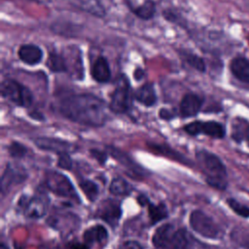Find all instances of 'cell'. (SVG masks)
I'll list each match as a JSON object with an SVG mask.
<instances>
[{"label": "cell", "instance_id": "1", "mask_svg": "<svg viewBox=\"0 0 249 249\" xmlns=\"http://www.w3.org/2000/svg\"><path fill=\"white\" fill-rule=\"evenodd\" d=\"M58 110L66 119L89 126H101L108 117L105 101L91 93L66 96L59 101Z\"/></svg>", "mask_w": 249, "mask_h": 249}, {"label": "cell", "instance_id": "2", "mask_svg": "<svg viewBox=\"0 0 249 249\" xmlns=\"http://www.w3.org/2000/svg\"><path fill=\"white\" fill-rule=\"evenodd\" d=\"M196 160L206 175V182L218 190H225L228 186L227 170L221 160L214 154L200 150L196 152Z\"/></svg>", "mask_w": 249, "mask_h": 249}, {"label": "cell", "instance_id": "3", "mask_svg": "<svg viewBox=\"0 0 249 249\" xmlns=\"http://www.w3.org/2000/svg\"><path fill=\"white\" fill-rule=\"evenodd\" d=\"M132 90L127 77L121 74L117 80L116 88L111 93L109 108L117 114L126 113L132 105Z\"/></svg>", "mask_w": 249, "mask_h": 249}, {"label": "cell", "instance_id": "4", "mask_svg": "<svg viewBox=\"0 0 249 249\" xmlns=\"http://www.w3.org/2000/svg\"><path fill=\"white\" fill-rule=\"evenodd\" d=\"M1 95L21 107H30L33 103V94L31 90L14 79H5L0 86Z\"/></svg>", "mask_w": 249, "mask_h": 249}, {"label": "cell", "instance_id": "5", "mask_svg": "<svg viewBox=\"0 0 249 249\" xmlns=\"http://www.w3.org/2000/svg\"><path fill=\"white\" fill-rule=\"evenodd\" d=\"M46 185L49 190L59 196L79 200V196L72 183L62 173L57 171H48L46 173Z\"/></svg>", "mask_w": 249, "mask_h": 249}, {"label": "cell", "instance_id": "6", "mask_svg": "<svg viewBox=\"0 0 249 249\" xmlns=\"http://www.w3.org/2000/svg\"><path fill=\"white\" fill-rule=\"evenodd\" d=\"M190 226L198 234L206 238H218L220 229L217 224L201 210H194L190 215Z\"/></svg>", "mask_w": 249, "mask_h": 249}, {"label": "cell", "instance_id": "7", "mask_svg": "<svg viewBox=\"0 0 249 249\" xmlns=\"http://www.w3.org/2000/svg\"><path fill=\"white\" fill-rule=\"evenodd\" d=\"M48 202V197L45 195L37 194L32 196H20L18 202V206L25 216L37 219L43 217L46 214Z\"/></svg>", "mask_w": 249, "mask_h": 249}, {"label": "cell", "instance_id": "8", "mask_svg": "<svg viewBox=\"0 0 249 249\" xmlns=\"http://www.w3.org/2000/svg\"><path fill=\"white\" fill-rule=\"evenodd\" d=\"M184 130L193 136H196L198 134H205L213 138H223L226 134L224 125L214 121L192 122L184 126Z\"/></svg>", "mask_w": 249, "mask_h": 249}, {"label": "cell", "instance_id": "9", "mask_svg": "<svg viewBox=\"0 0 249 249\" xmlns=\"http://www.w3.org/2000/svg\"><path fill=\"white\" fill-rule=\"evenodd\" d=\"M96 216L109 225L115 227L122 216L121 203L115 199H105L102 201L96 211Z\"/></svg>", "mask_w": 249, "mask_h": 249}, {"label": "cell", "instance_id": "10", "mask_svg": "<svg viewBox=\"0 0 249 249\" xmlns=\"http://www.w3.org/2000/svg\"><path fill=\"white\" fill-rule=\"evenodd\" d=\"M176 231L171 224H163L159 227L153 234L152 242L155 247L160 249L170 248Z\"/></svg>", "mask_w": 249, "mask_h": 249}, {"label": "cell", "instance_id": "11", "mask_svg": "<svg viewBox=\"0 0 249 249\" xmlns=\"http://www.w3.org/2000/svg\"><path fill=\"white\" fill-rule=\"evenodd\" d=\"M37 147L43 150L52 151L53 153L61 154V153H69L73 149V145L69 142L51 137H38L34 140Z\"/></svg>", "mask_w": 249, "mask_h": 249}, {"label": "cell", "instance_id": "12", "mask_svg": "<svg viewBox=\"0 0 249 249\" xmlns=\"http://www.w3.org/2000/svg\"><path fill=\"white\" fill-rule=\"evenodd\" d=\"M202 98L196 93H187L180 102V114L184 118L196 116L202 106Z\"/></svg>", "mask_w": 249, "mask_h": 249}, {"label": "cell", "instance_id": "13", "mask_svg": "<svg viewBox=\"0 0 249 249\" xmlns=\"http://www.w3.org/2000/svg\"><path fill=\"white\" fill-rule=\"evenodd\" d=\"M18 55L23 63L32 66L42 61L44 53L42 49L36 45L24 44L18 49Z\"/></svg>", "mask_w": 249, "mask_h": 249}, {"label": "cell", "instance_id": "14", "mask_svg": "<svg viewBox=\"0 0 249 249\" xmlns=\"http://www.w3.org/2000/svg\"><path fill=\"white\" fill-rule=\"evenodd\" d=\"M90 74L94 81L97 83H107L111 79V70L107 59L103 55H99L92 63Z\"/></svg>", "mask_w": 249, "mask_h": 249}, {"label": "cell", "instance_id": "15", "mask_svg": "<svg viewBox=\"0 0 249 249\" xmlns=\"http://www.w3.org/2000/svg\"><path fill=\"white\" fill-rule=\"evenodd\" d=\"M71 4L78 9L96 18H104L106 11L99 0H70Z\"/></svg>", "mask_w": 249, "mask_h": 249}, {"label": "cell", "instance_id": "16", "mask_svg": "<svg viewBox=\"0 0 249 249\" xmlns=\"http://www.w3.org/2000/svg\"><path fill=\"white\" fill-rule=\"evenodd\" d=\"M134 98L144 106L150 107L157 102V94L152 83H145L134 93Z\"/></svg>", "mask_w": 249, "mask_h": 249}, {"label": "cell", "instance_id": "17", "mask_svg": "<svg viewBox=\"0 0 249 249\" xmlns=\"http://www.w3.org/2000/svg\"><path fill=\"white\" fill-rule=\"evenodd\" d=\"M106 148H107L109 154L114 159H116V160H118L121 164H123L124 166H125L126 168L131 170L133 174L138 175V176H142L143 175L142 168L136 162H134L126 154L123 153L122 151H120L119 149H117V148H115L113 146H107Z\"/></svg>", "mask_w": 249, "mask_h": 249}, {"label": "cell", "instance_id": "18", "mask_svg": "<svg viewBox=\"0 0 249 249\" xmlns=\"http://www.w3.org/2000/svg\"><path fill=\"white\" fill-rule=\"evenodd\" d=\"M231 73L239 81L249 84V60L244 57H235L230 64Z\"/></svg>", "mask_w": 249, "mask_h": 249}, {"label": "cell", "instance_id": "19", "mask_svg": "<svg viewBox=\"0 0 249 249\" xmlns=\"http://www.w3.org/2000/svg\"><path fill=\"white\" fill-rule=\"evenodd\" d=\"M107 230L101 225H95L85 231L83 234L84 242L90 245L92 243H100L107 239Z\"/></svg>", "mask_w": 249, "mask_h": 249}, {"label": "cell", "instance_id": "20", "mask_svg": "<svg viewBox=\"0 0 249 249\" xmlns=\"http://www.w3.org/2000/svg\"><path fill=\"white\" fill-rule=\"evenodd\" d=\"M46 66L54 73L60 72H68V66L66 62V58L62 53H58L56 52H51L49 53Z\"/></svg>", "mask_w": 249, "mask_h": 249}, {"label": "cell", "instance_id": "21", "mask_svg": "<svg viewBox=\"0 0 249 249\" xmlns=\"http://www.w3.org/2000/svg\"><path fill=\"white\" fill-rule=\"evenodd\" d=\"M130 10L137 18L148 20L153 18L156 14V3L153 0H145L137 7H130Z\"/></svg>", "mask_w": 249, "mask_h": 249}, {"label": "cell", "instance_id": "22", "mask_svg": "<svg viewBox=\"0 0 249 249\" xmlns=\"http://www.w3.org/2000/svg\"><path fill=\"white\" fill-rule=\"evenodd\" d=\"M146 206L148 207V213L152 224H156L168 216V211L164 203L160 202L159 204H154L148 200Z\"/></svg>", "mask_w": 249, "mask_h": 249}, {"label": "cell", "instance_id": "23", "mask_svg": "<svg viewBox=\"0 0 249 249\" xmlns=\"http://www.w3.org/2000/svg\"><path fill=\"white\" fill-rule=\"evenodd\" d=\"M179 55L182 58V60H184L187 64H189L191 67L195 68L196 70H197L199 72L205 71V68H206L205 62L197 54L191 53L189 51H186V50H180Z\"/></svg>", "mask_w": 249, "mask_h": 249}, {"label": "cell", "instance_id": "24", "mask_svg": "<svg viewBox=\"0 0 249 249\" xmlns=\"http://www.w3.org/2000/svg\"><path fill=\"white\" fill-rule=\"evenodd\" d=\"M24 174L18 172L16 170H14L13 168H11V166H7L5 172L3 173L2 176V192L4 193L5 190L7 188H9L11 185L15 184V183H18L21 182L24 179Z\"/></svg>", "mask_w": 249, "mask_h": 249}, {"label": "cell", "instance_id": "25", "mask_svg": "<svg viewBox=\"0 0 249 249\" xmlns=\"http://www.w3.org/2000/svg\"><path fill=\"white\" fill-rule=\"evenodd\" d=\"M109 190L115 196H127L131 192V186L124 179L117 177L111 181Z\"/></svg>", "mask_w": 249, "mask_h": 249}, {"label": "cell", "instance_id": "26", "mask_svg": "<svg viewBox=\"0 0 249 249\" xmlns=\"http://www.w3.org/2000/svg\"><path fill=\"white\" fill-rule=\"evenodd\" d=\"M80 188L86 195V196L89 198V200L93 201L98 195V186L91 180H83L79 183Z\"/></svg>", "mask_w": 249, "mask_h": 249}, {"label": "cell", "instance_id": "27", "mask_svg": "<svg viewBox=\"0 0 249 249\" xmlns=\"http://www.w3.org/2000/svg\"><path fill=\"white\" fill-rule=\"evenodd\" d=\"M227 203L231 208V210L234 211L237 215L244 218H249V207H247L246 205L239 203L234 198H228Z\"/></svg>", "mask_w": 249, "mask_h": 249}, {"label": "cell", "instance_id": "28", "mask_svg": "<svg viewBox=\"0 0 249 249\" xmlns=\"http://www.w3.org/2000/svg\"><path fill=\"white\" fill-rule=\"evenodd\" d=\"M150 147L152 148V150L155 152V153H161L162 155L164 156H169L170 158L172 159H175L177 160H180V161H183V157L180 156L178 153H176L175 151L171 150V149H165V146L164 145H158V144H154V145H150Z\"/></svg>", "mask_w": 249, "mask_h": 249}, {"label": "cell", "instance_id": "29", "mask_svg": "<svg viewBox=\"0 0 249 249\" xmlns=\"http://www.w3.org/2000/svg\"><path fill=\"white\" fill-rule=\"evenodd\" d=\"M8 151L13 158H22L23 156H25L27 149L19 142H12V144L8 148Z\"/></svg>", "mask_w": 249, "mask_h": 249}, {"label": "cell", "instance_id": "30", "mask_svg": "<svg viewBox=\"0 0 249 249\" xmlns=\"http://www.w3.org/2000/svg\"><path fill=\"white\" fill-rule=\"evenodd\" d=\"M162 17L169 22L176 23L183 27V18L171 9H165L162 12Z\"/></svg>", "mask_w": 249, "mask_h": 249}, {"label": "cell", "instance_id": "31", "mask_svg": "<svg viewBox=\"0 0 249 249\" xmlns=\"http://www.w3.org/2000/svg\"><path fill=\"white\" fill-rule=\"evenodd\" d=\"M57 165L64 169H71L72 168V160L68 153H61L58 154V160Z\"/></svg>", "mask_w": 249, "mask_h": 249}, {"label": "cell", "instance_id": "32", "mask_svg": "<svg viewBox=\"0 0 249 249\" xmlns=\"http://www.w3.org/2000/svg\"><path fill=\"white\" fill-rule=\"evenodd\" d=\"M90 155L100 163V164H104L107 160V158H108V155L107 153L103 152V151H100V150H97V149H90Z\"/></svg>", "mask_w": 249, "mask_h": 249}, {"label": "cell", "instance_id": "33", "mask_svg": "<svg viewBox=\"0 0 249 249\" xmlns=\"http://www.w3.org/2000/svg\"><path fill=\"white\" fill-rule=\"evenodd\" d=\"M118 249H143V247L135 240H127L122 243Z\"/></svg>", "mask_w": 249, "mask_h": 249}, {"label": "cell", "instance_id": "34", "mask_svg": "<svg viewBox=\"0 0 249 249\" xmlns=\"http://www.w3.org/2000/svg\"><path fill=\"white\" fill-rule=\"evenodd\" d=\"M159 115H160V119H162V120H166V121L173 119V118H174V116H175V115L173 114V112H171L170 110L165 109V108H161V109L160 110Z\"/></svg>", "mask_w": 249, "mask_h": 249}, {"label": "cell", "instance_id": "35", "mask_svg": "<svg viewBox=\"0 0 249 249\" xmlns=\"http://www.w3.org/2000/svg\"><path fill=\"white\" fill-rule=\"evenodd\" d=\"M67 249H89V245L87 244L86 242L81 243V242H70L66 246Z\"/></svg>", "mask_w": 249, "mask_h": 249}, {"label": "cell", "instance_id": "36", "mask_svg": "<svg viewBox=\"0 0 249 249\" xmlns=\"http://www.w3.org/2000/svg\"><path fill=\"white\" fill-rule=\"evenodd\" d=\"M144 76H145V71L142 68H140V67L135 68V70L133 72V77L136 81L142 80L144 78Z\"/></svg>", "mask_w": 249, "mask_h": 249}, {"label": "cell", "instance_id": "37", "mask_svg": "<svg viewBox=\"0 0 249 249\" xmlns=\"http://www.w3.org/2000/svg\"><path fill=\"white\" fill-rule=\"evenodd\" d=\"M29 115L31 118H33L35 120H39V121H43L45 119L44 116L40 112H31Z\"/></svg>", "mask_w": 249, "mask_h": 249}, {"label": "cell", "instance_id": "38", "mask_svg": "<svg viewBox=\"0 0 249 249\" xmlns=\"http://www.w3.org/2000/svg\"><path fill=\"white\" fill-rule=\"evenodd\" d=\"M33 1H36L37 3H40V4H46V3L49 2L50 0H33Z\"/></svg>", "mask_w": 249, "mask_h": 249}, {"label": "cell", "instance_id": "39", "mask_svg": "<svg viewBox=\"0 0 249 249\" xmlns=\"http://www.w3.org/2000/svg\"><path fill=\"white\" fill-rule=\"evenodd\" d=\"M0 249H9V248H8V246H7L5 243L2 242V243L0 244Z\"/></svg>", "mask_w": 249, "mask_h": 249}, {"label": "cell", "instance_id": "40", "mask_svg": "<svg viewBox=\"0 0 249 249\" xmlns=\"http://www.w3.org/2000/svg\"><path fill=\"white\" fill-rule=\"evenodd\" d=\"M246 139H247V141L249 142V126H248V128L246 129Z\"/></svg>", "mask_w": 249, "mask_h": 249}]
</instances>
